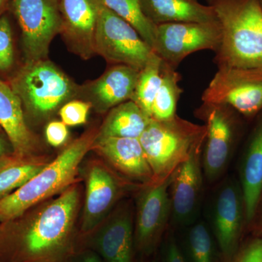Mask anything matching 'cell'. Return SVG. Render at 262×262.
<instances>
[{
  "label": "cell",
  "instance_id": "6da1fadb",
  "mask_svg": "<svg viewBox=\"0 0 262 262\" xmlns=\"http://www.w3.org/2000/svg\"><path fill=\"white\" fill-rule=\"evenodd\" d=\"M78 189H66L25 223L0 225V260L5 262H64L72 253Z\"/></svg>",
  "mask_w": 262,
  "mask_h": 262
},
{
  "label": "cell",
  "instance_id": "7a4b0ae2",
  "mask_svg": "<svg viewBox=\"0 0 262 262\" xmlns=\"http://www.w3.org/2000/svg\"><path fill=\"white\" fill-rule=\"evenodd\" d=\"M220 24L218 68L262 70V6L259 0H207Z\"/></svg>",
  "mask_w": 262,
  "mask_h": 262
},
{
  "label": "cell",
  "instance_id": "3957f363",
  "mask_svg": "<svg viewBox=\"0 0 262 262\" xmlns=\"http://www.w3.org/2000/svg\"><path fill=\"white\" fill-rule=\"evenodd\" d=\"M98 134L92 130L81 136L28 182L0 200V224L20 218L39 202L70 187L84 157L94 147Z\"/></svg>",
  "mask_w": 262,
  "mask_h": 262
},
{
  "label": "cell",
  "instance_id": "277c9868",
  "mask_svg": "<svg viewBox=\"0 0 262 262\" xmlns=\"http://www.w3.org/2000/svg\"><path fill=\"white\" fill-rule=\"evenodd\" d=\"M10 85L21 101L25 117L33 120L51 116L80 93V86L48 58L25 62Z\"/></svg>",
  "mask_w": 262,
  "mask_h": 262
},
{
  "label": "cell",
  "instance_id": "5b68a950",
  "mask_svg": "<svg viewBox=\"0 0 262 262\" xmlns=\"http://www.w3.org/2000/svg\"><path fill=\"white\" fill-rule=\"evenodd\" d=\"M206 125H196L176 115L168 120L151 118L139 141L154 182L168 178L196 150L203 148Z\"/></svg>",
  "mask_w": 262,
  "mask_h": 262
},
{
  "label": "cell",
  "instance_id": "8992f818",
  "mask_svg": "<svg viewBox=\"0 0 262 262\" xmlns=\"http://www.w3.org/2000/svg\"><path fill=\"white\" fill-rule=\"evenodd\" d=\"M237 114L229 106L219 103H203L196 110V117L206 127L202 167L209 182L220 179L227 168L238 133Z\"/></svg>",
  "mask_w": 262,
  "mask_h": 262
},
{
  "label": "cell",
  "instance_id": "52a82bcc",
  "mask_svg": "<svg viewBox=\"0 0 262 262\" xmlns=\"http://www.w3.org/2000/svg\"><path fill=\"white\" fill-rule=\"evenodd\" d=\"M94 47L96 55L108 63L130 66L139 71L153 53L130 24L103 5L95 33Z\"/></svg>",
  "mask_w": 262,
  "mask_h": 262
},
{
  "label": "cell",
  "instance_id": "ba28073f",
  "mask_svg": "<svg viewBox=\"0 0 262 262\" xmlns=\"http://www.w3.org/2000/svg\"><path fill=\"white\" fill-rule=\"evenodd\" d=\"M12 10L21 32L24 63L47 59L50 46L61 34L58 0H12Z\"/></svg>",
  "mask_w": 262,
  "mask_h": 262
},
{
  "label": "cell",
  "instance_id": "9c48e42d",
  "mask_svg": "<svg viewBox=\"0 0 262 262\" xmlns=\"http://www.w3.org/2000/svg\"><path fill=\"white\" fill-rule=\"evenodd\" d=\"M202 96L203 103L229 106L247 118L262 112V70L223 67Z\"/></svg>",
  "mask_w": 262,
  "mask_h": 262
},
{
  "label": "cell",
  "instance_id": "30bf717a",
  "mask_svg": "<svg viewBox=\"0 0 262 262\" xmlns=\"http://www.w3.org/2000/svg\"><path fill=\"white\" fill-rule=\"evenodd\" d=\"M220 24L213 22H181L157 26L153 51L164 63L176 70L181 62L195 52L220 48Z\"/></svg>",
  "mask_w": 262,
  "mask_h": 262
},
{
  "label": "cell",
  "instance_id": "8fae6325",
  "mask_svg": "<svg viewBox=\"0 0 262 262\" xmlns=\"http://www.w3.org/2000/svg\"><path fill=\"white\" fill-rule=\"evenodd\" d=\"M212 224L221 261L231 262L242 245L247 225L242 189L235 180L226 181L219 188L212 208Z\"/></svg>",
  "mask_w": 262,
  "mask_h": 262
},
{
  "label": "cell",
  "instance_id": "7c38bea8",
  "mask_svg": "<svg viewBox=\"0 0 262 262\" xmlns=\"http://www.w3.org/2000/svg\"><path fill=\"white\" fill-rule=\"evenodd\" d=\"M173 173L159 182L146 184L138 198L135 246L144 254H151L163 237L172 213L170 187Z\"/></svg>",
  "mask_w": 262,
  "mask_h": 262
},
{
  "label": "cell",
  "instance_id": "4fadbf2b",
  "mask_svg": "<svg viewBox=\"0 0 262 262\" xmlns=\"http://www.w3.org/2000/svg\"><path fill=\"white\" fill-rule=\"evenodd\" d=\"M62 20L61 34L69 49L84 60L96 55L95 33L101 0H58Z\"/></svg>",
  "mask_w": 262,
  "mask_h": 262
},
{
  "label": "cell",
  "instance_id": "5bb4252c",
  "mask_svg": "<svg viewBox=\"0 0 262 262\" xmlns=\"http://www.w3.org/2000/svg\"><path fill=\"white\" fill-rule=\"evenodd\" d=\"M139 72L130 66H112L96 80L80 86L78 97L91 103L99 113H106L130 101Z\"/></svg>",
  "mask_w": 262,
  "mask_h": 262
},
{
  "label": "cell",
  "instance_id": "9a60e30c",
  "mask_svg": "<svg viewBox=\"0 0 262 262\" xmlns=\"http://www.w3.org/2000/svg\"><path fill=\"white\" fill-rule=\"evenodd\" d=\"M202 151L203 148L196 150L173 173L170 187L171 215L179 225L192 220L201 202L203 189Z\"/></svg>",
  "mask_w": 262,
  "mask_h": 262
},
{
  "label": "cell",
  "instance_id": "2e32d148",
  "mask_svg": "<svg viewBox=\"0 0 262 262\" xmlns=\"http://www.w3.org/2000/svg\"><path fill=\"white\" fill-rule=\"evenodd\" d=\"M94 147L117 170L143 184L154 182V176L139 139L98 138Z\"/></svg>",
  "mask_w": 262,
  "mask_h": 262
},
{
  "label": "cell",
  "instance_id": "e0dca14e",
  "mask_svg": "<svg viewBox=\"0 0 262 262\" xmlns=\"http://www.w3.org/2000/svg\"><path fill=\"white\" fill-rule=\"evenodd\" d=\"M118 179L102 165H94L88 173L82 230L89 233L104 218L121 194Z\"/></svg>",
  "mask_w": 262,
  "mask_h": 262
},
{
  "label": "cell",
  "instance_id": "ac0fdd59",
  "mask_svg": "<svg viewBox=\"0 0 262 262\" xmlns=\"http://www.w3.org/2000/svg\"><path fill=\"white\" fill-rule=\"evenodd\" d=\"M239 185L244 196L246 225L250 226L256 219L262 194V112L241 160Z\"/></svg>",
  "mask_w": 262,
  "mask_h": 262
},
{
  "label": "cell",
  "instance_id": "d6986e66",
  "mask_svg": "<svg viewBox=\"0 0 262 262\" xmlns=\"http://www.w3.org/2000/svg\"><path fill=\"white\" fill-rule=\"evenodd\" d=\"M0 127L9 139L13 154L31 156L36 139L27 125L21 101L10 84L0 80Z\"/></svg>",
  "mask_w": 262,
  "mask_h": 262
},
{
  "label": "cell",
  "instance_id": "ffe728a7",
  "mask_svg": "<svg viewBox=\"0 0 262 262\" xmlns=\"http://www.w3.org/2000/svg\"><path fill=\"white\" fill-rule=\"evenodd\" d=\"M94 246L105 262H133L135 242L128 211H120L99 231Z\"/></svg>",
  "mask_w": 262,
  "mask_h": 262
},
{
  "label": "cell",
  "instance_id": "44dd1931",
  "mask_svg": "<svg viewBox=\"0 0 262 262\" xmlns=\"http://www.w3.org/2000/svg\"><path fill=\"white\" fill-rule=\"evenodd\" d=\"M141 8L151 23L217 21L213 8L198 0H141Z\"/></svg>",
  "mask_w": 262,
  "mask_h": 262
},
{
  "label": "cell",
  "instance_id": "7402d4cb",
  "mask_svg": "<svg viewBox=\"0 0 262 262\" xmlns=\"http://www.w3.org/2000/svg\"><path fill=\"white\" fill-rule=\"evenodd\" d=\"M151 120L134 101H125L108 111L98 138L139 139Z\"/></svg>",
  "mask_w": 262,
  "mask_h": 262
},
{
  "label": "cell",
  "instance_id": "603a6c76",
  "mask_svg": "<svg viewBox=\"0 0 262 262\" xmlns=\"http://www.w3.org/2000/svg\"><path fill=\"white\" fill-rule=\"evenodd\" d=\"M47 164L29 157L7 155L0 158V200L28 182Z\"/></svg>",
  "mask_w": 262,
  "mask_h": 262
},
{
  "label": "cell",
  "instance_id": "cb8c5ba5",
  "mask_svg": "<svg viewBox=\"0 0 262 262\" xmlns=\"http://www.w3.org/2000/svg\"><path fill=\"white\" fill-rule=\"evenodd\" d=\"M180 80V74L163 61L162 82L153 102L151 118L163 121L177 115V104L183 93L179 84Z\"/></svg>",
  "mask_w": 262,
  "mask_h": 262
},
{
  "label": "cell",
  "instance_id": "d4e9b609",
  "mask_svg": "<svg viewBox=\"0 0 262 262\" xmlns=\"http://www.w3.org/2000/svg\"><path fill=\"white\" fill-rule=\"evenodd\" d=\"M162 63L161 58L153 51L144 68L139 72L135 91L130 100L150 117L153 102L162 82Z\"/></svg>",
  "mask_w": 262,
  "mask_h": 262
},
{
  "label": "cell",
  "instance_id": "484cf974",
  "mask_svg": "<svg viewBox=\"0 0 262 262\" xmlns=\"http://www.w3.org/2000/svg\"><path fill=\"white\" fill-rule=\"evenodd\" d=\"M103 5L130 24L148 45L154 48L157 26L146 18L141 0H101Z\"/></svg>",
  "mask_w": 262,
  "mask_h": 262
},
{
  "label": "cell",
  "instance_id": "4316f807",
  "mask_svg": "<svg viewBox=\"0 0 262 262\" xmlns=\"http://www.w3.org/2000/svg\"><path fill=\"white\" fill-rule=\"evenodd\" d=\"M186 246L187 256L184 257L187 262H217L220 255L218 247L213 234L204 223H196L191 227Z\"/></svg>",
  "mask_w": 262,
  "mask_h": 262
},
{
  "label": "cell",
  "instance_id": "83f0119b",
  "mask_svg": "<svg viewBox=\"0 0 262 262\" xmlns=\"http://www.w3.org/2000/svg\"><path fill=\"white\" fill-rule=\"evenodd\" d=\"M14 45L9 18L0 15V72H7L14 65Z\"/></svg>",
  "mask_w": 262,
  "mask_h": 262
},
{
  "label": "cell",
  "instance_id": "f1b7e54d",
  "mask_svg": "<svg viewBox=\"0 0 262 262\" xmlns=\"http://www.w3.org/2000/svg\"><path fill=\"white\" fill-rule=\"evenodd\" d=\"M91 107L92 106L88 101L73 99L63 105L58 114L66 125L77 126L87 122Z\"/></svg>",
  "mask_w": 262,
  "mask_h": 262
},
{
  "label": "cell",
  "instance_id": "f546056e",
  "mask_svg": "<svg viewBox=\"0 0 262 262\" xmlns=\"http://www.w3.org/2000/svg\"><path fill=\"white\" fill-rule=\"evenodd\" d=\"M231 262H262V236L251 237L242 244Z\"/></svg>",
  "mask_w": 262,
  "mask_h": 262
},
{
  "label": "cell",
  "instance_id": "4dcf8cb0",
  "mask_svg": "<svg viewBox=\"0 0 262 262\" xmlns=\"http://www.w3.org/2000/svg\"><path fill=\"white\" fill-rule=\"evenodd\" d=\"M46 136L50 145L58 147L64 144L69 136L67 125L62 121H52L46 128Z\"/></svg>",
  "mask_w": 262,
  "mask_h": 262
},
{
  "label": "cell",
  "instance_id": "1f68e13d",
  "mask_svg": "<svg viewBox=\"0 0 262 262\" xmlns=\"http://www.w3.org/2000/svg\"><path fill=\"white\" fill-rule=\"evenodd\" d=\"M163 262H187L184 253L173 237L167 239L164 246Z\"/></svg>",
  "mask_w": 262,
  "mask_h": 262
},
{
  "label": "cell",
  "instance_id": "d6a6232c",
  "mask_svg": "<svg viewBox=\"0 0 262 262\" xmlns=\"http://www.w3.org/2000/svg\"><path fill=\"white\" fill-rule=\"evenodd\" d=\"M78 258L77 262H105L97 253L94 251H85Z\"/></svg>",
  "mask_w": 262,
  "mask_h": 262
},
{
  "label": "cell",
  "instance_id": "836d02e7",
  "mask_svg": "<svg viewBox=\"0 0 262 262\" xmlns=\"http://www.w3.org/2000/svg\"><path fill=\"white\" fill-rule=\"evenodd\" d=\"M7 155H9L8 152V146L5 144V141L0 137V158Z\"/></svg>",
  "mask_w": 262,
  "mask_h": 262
},
{
  "label": "cell",
  "instance_id": "e575fe53",
  "mask_svg": "<svg viewBox=\"0 0 262 262\" xmlns=\"http://www.w3.org/2000/svg\"><path fill=\"white\" fill-rule=\"evenodd\" d=\"M257 215H258V226H259V229L262 233V194L261 199H260L259 204H258L257 213H256V216Z\"/></svg>",
  "mask_w": 262,
  "mask_h": 262
},
{
  "label": "cell",
  "instance_id": "d590c367",
  "mask_svg": "<svg viewBox=\"0 0 262 262\" xmlns=\"http://www.w3.org/2000/svg\"><path fill=\"white\" fill-rule=\"evenodd\" d=\"M8 2H9V0H0V13L4 9L6 5L8 4Z\"/></svg>",
  "mask_w": 262,
  "mask_h": 262
},
{
  "label": "cell",
  "instance_id": "8d00e7d4",
  "mask_svg": "<svg viewBox=\"0 0 262 262\" xmlns=\"http://www.w3.org/2000/svg\"><path fill=\"white\" fill-rule=\"evenodd\" d=\"M2 131H3V129H2V127H0V133H1V132H2Z\"/></svg>",
  "mask_w": 262,
  "mask_h": 262
},
{
  "label": "cell",
  "instance_id": "74e56055",
  "mask_svg": "<svg viewBox=\"0 0 262 262\" xmlns=\"http://www.w3.org/2000/svg\"><path fill=\"white\" fill-rule=\"evenodd\" d=\"M260 3H261V6H262V0H259Z\"/></svg>",
  "mask_w": 262,
  "mask_h": 262
},
{
  "label": "cell",
  "instance_id": "f35d334b",
  "mask_svg": "<svg viewBox=\"0 0 262 262\" xmlns=\"http://www.w3.org/2000/svg\"><path fill=\"white\" fill-rule=\"evenodd\" d=\"M0 262H5V261H2V260H0Z\"/></svg>",
  "mask_w": 262,
  "mask_h": 262
},
{
  "label": "cell",
  "instance_id": "ab89813d",
  "mask_svg": "<svg viewBox=\"0 0 262 262\" xmlns=\"http://www.w3.org/2000/svg\"><path fill=\"white\" fill-rule=\"evenodd\" d=\"M148 262H153V261H148Z\"/></svg>",
  "mask_w": 262,
  "mask_h": 262
}]
</instances>
